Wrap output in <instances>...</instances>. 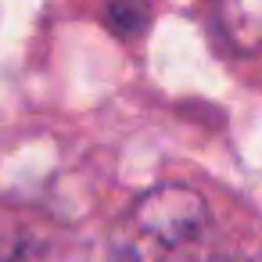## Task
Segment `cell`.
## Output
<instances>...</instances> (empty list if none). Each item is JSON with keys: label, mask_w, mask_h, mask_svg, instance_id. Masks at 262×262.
<instances>
[{"label": "cell", "mask_w": 262, "mask_h": 262, "mask_svg": "<svg viewBox=\"0 0 262 262\" xmlns=\"http://www.w3.org/2000/svg\"><path fill=\"white\" fill-rule=\"evenodd\" d=\"M112 262H215L208 201L183 183H162L119 219Z\"/></svg>", "instance_id": "obj_1"}, {"label": "cell", "mask_w": 262, "mask_h": 262, "mask_svg": "<svg viewBox=\"0 0 262 262\" xmlns=\"http://www.w3.org/2000/svg\"><path fill=\"white\" fill-rule=\"evenodd\" d=\"M43 237L36 233V223L0 201V262H40Z\"/></svg>", "instance_id": "obj_3"}, {"label": "cell", "mask_w": 262, "mask_h": 262, "mask_svg": "<svg viewBox=\"0 0 262 262\" xmlns=\"http://www.w3.org/2000/svg\"><path fill=\"white\" fill-rule=\"evenodd\" d=\"M212 15L233 51H262V0H212Z\"/></svg>", "instance_id": "obj_2"}, {"label": "cell", "mask_w": 262, "mask_h": 262, "mask_svg": "<svg viewBox=\"0 0 262 262\" xmlns=\"http://www.w3.org/2000/svg\"><path fill=\"white\" fill-rule=\"evenodd\" d=\"M155 15V0H104V18L112 26V33L133 40L151 26Z\"/></svg>", "instance_id": "obj_4"}]
</instances>
